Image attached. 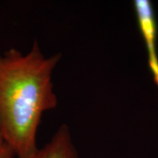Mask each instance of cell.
Here are the masks:
<instances>
[{"mask_svg": "<svg viewBox=\"0 0 158 158\" xmlns=\"http://www.w3.org/2000/svg\"><path fill=\"white\" fill-rule=\"evenodd\" d=\"M15 155L13 151L6 144L3 143L0 146V158H14Z\"/></svg>", "mask_w": 158, "mask_h": 158, "instance_id": "obj_4", "label": "cell"}, {"mask_svg": "<svg viewBox=\"0 0 158 158\" xmlns=\"http://www.w3.org/2000/svg\"><path fill=\"white\" fill-rule=\"evenodd\" d=\"M29 158H79L68 125L62 124L50 141Z\"/></svg>", "mask_w": 158, "mask_h": 158, "instance_id": "obj_3", "label": "cell"}, {"mask_svg": "<svg viewBox=\"0 0 158 158\" xmlns=\"http://www.w3.org/2000/svg\"><path fill=\"white\" fill-rule=\"evenodd\" d=\"M3 143H4V142H3V141H2V140H1V138H0V146H1Z\"/></svg>", "mask_w": 158, "mask_h": 158, "instance_id": "obj_5", "label": "cell"}, {"mask_svg": "<svg viewBox=\"0 0 158 158\" xmlns=\"http://www.w3.org/2000/svg\"><path fill=\"white\" fill-rule=\"evenodd\" d=\"M61 57H46L37 40L27 54L11 48L0 56V138L17 158L39 149L42 114L58 104L52 78Z\"/></svg>", "mask_w": 158, "mask_h": 158, "instance_id": "obj_1", "label": "cell"}, {"mask_svg": "<svg viewBox=\"0 0 158 158\" xmlns=\"http://www.w3.org/2000/svg\"><path fill=\"white\" fill-rule=\"evenodd\" d=\"M136 15L139 27L145 40L148 56V65L153 78L158 86V56L156 53L157 27L152 4L148 0L135 1Z\"/></svg>", "mask_w": 158, "mask_h": 158, "instance_id": "obj_2", "label": "cell"}]
</instances>
